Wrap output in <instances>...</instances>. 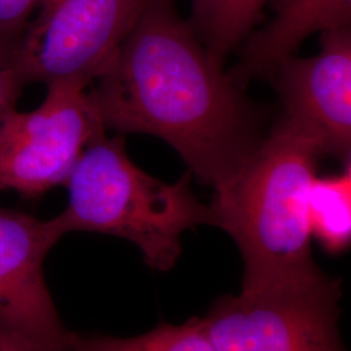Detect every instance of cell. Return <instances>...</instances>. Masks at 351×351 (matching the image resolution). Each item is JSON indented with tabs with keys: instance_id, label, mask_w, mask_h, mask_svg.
<instances>
[{
	"instance_id": "277c9868",
	"label": "cell",
	"mask_w": 351,
	"mask_h": 351,
	"mask_svg": "<svg viewBox=\"0 0 351 351\" xmlns=\"http://www.w3.org/2000/svg\"><path fill=\"white\" fill-rule=\"evenodd\" d=\"M339 297V280L322 272L223 297L202 322L213 351H345Z\"/></svg>"
},
{
	"instance_id": "ba28073f",
	"label": "cell",
	"mask_w": 351,
	"mask_h": 351,
	"mask_svg": "<svg viewBox=\"0 0 351 351\" xmlns=\"http://www.w3.org/2000/svg\"><path fill=\"white\" fill-rule=\"evenodd\" d=\"M62 239L53 220L0 207V311L42 339L66 342L43 264Z\"/></svg>"
},
{
	"instance_id": "9a60e30c",
	"label": "cell",
	"mask_w": 351,
	"mask_h": 351,
	"mask_svg": "<svg viewBox=\"0 0 351 351\" xmlns=\"http://www.w3.org/2000/svg\"><path fill=\"white\" fill-rule=\"evenodd\" d=\"M23 84L13 68L11 51L0 45V121L16 110Z\"/></svg>"
},
{
	"instance_id": "52a82bcc",
	"label": "cell",
	"mask_w": 351,
	"mask_h": 351,
	"mask_svg": "<svg viewBox=\"0 0 351 351\" xmlns=\"http://www.w3.org/2000/svg\"><path fill=\"white\" fill-rule=\"evenodd\" d=\"M320 52L289 58L274 73L284 104L281 120L343 162L351 150V30L322 33Z\"/></svg>"
},
{
	"instance_id": "6da1fadb",
	"label": "cell",
	"mask_w": 351,
	"mask_h": 351,
	"mask_svg": "<svg viewBox=\"0 0 351 351\" xmlns=\"http://www.w3.org/2000/svg\"><path fill=\"white\" fill-rule=\"evenodd\" d=\"M90 90L106 129L163 139L216 189L262 139L249 101L171 0H149Z\"/></svg>"
},
{
	"instance_id": "5bb4252c",
	"label": "cell",
	"mask_w": 351,
	"mask_h": 351,
	"mask_svg": "<svg viewBox=\"0 0 351 351\" xmlns=\"http://www.w3.org/2000/svg\"><path fill=\"white\" fill-rule=\"evenodd\" d=\"M42 0H0V45L12 52Z\"/></svg>"
},
{
	"instance_id": "8992f818",
	"label": "cell",
	"mask_w": 351,
	"mask_h": 351,
	"mask_svg": "<svg viewBox=\"0 0 351 351\" xmlns=\"http://www.w3.org/2000/svg\"><path fill=\"white\" fill-rule=\"evenodd\" d=\"M88 88L52 82L36 110H13L0 121V191L36 199L65 186L82 151L107 132Z\"/></svg>"
},
{
	"instance_id": "2e32d148",
	"label": "cell",
	"mask_w": 351,
	"mask_h": 351,
	"mask_svg": "<svg viewBox=\"0 0 351 351\" xmlns=\"http://www.w3.org/2000/svg\"><path fill=\"white\" fill-rule=\"evenodd\" d=\"M278 0H242V21L250 36L252 26L261 20L262 12L267 3Z\"/></svg>"
},
{
	"instance_id": "8fae6325",
	"label": "cell",
	"mask_w": 351,
	"mask_h": 351,
	"mask_svg": "<svg viewBox=\"0 0 351 351\" xmlns=\"http://www.w3.org/2000/svg\"><path fill=\"white\" fill-rule=\"evenodd\" d=\"M71 351H213L202 317L181 326L162 323L150 332L130 339L82 336L71 332Z\"/></svg>"
},
{
	"instance_id": "5b68a950",
	"label": "cell",
	"mask_w": 351,
	"mask_h": 351,
	"mask_svg": "<svg viewBox=\"0 0 351 351\" xmlns=\"http://www.w3.org/2000/svg\"><path fill=\"white\" fill-rule=\"evenodd\" d=\"M149 0H42L11 52L23 86L101 77Z\"/></svg>"
},
{
	"instance_id": "3957f363",
	"label": "cell",
	"mask_w": 351,
	"mask_h": 351,
	"mask_svg": "<svg viewBox=\"0 0 351 351\" xmlns=\"http://www.w3.org/2000/svg\"><path fill=\"white\" fill-rule=\"evenodd\" d=\"M191 173L168 184L141 169L126 152L124 137L93 139L82 151L65 186L69 201L52 217L64 237L95 232L128 239L152 269H172L182 252V236L213 226L210 204L191 190Z\"/></svg>"
},
{
	"instance_id": "30bf717a",
	"label": "cell",
	"mask_w": 351,
	"mask_h": 351,
	"mask_svg": "<svg viewBox=\"0 0 351 351\" xmlns=\"http://www.w3.org/2000/svg\"><path fill=\"white\" fill-rule=\"evenodd\" d=\"M307 213L311 236L326 251L339 254L350 246V160L337 175L315 177L308 193Z\"/></svg>"
},
{
	"instance_id": "4fadbf2b",
	"label": "cell",
	"mask_w": 351,
	"mask_h": 351,
	"mask_svg": "<svg viewBox=\"0 0 351 351\" xmlns=\"http://www.w3.org/2000/svg\"><path fill=\"white\" fill-rule=\"evenodd\" d=\"M69 339L66 342L42 339L0 311V351H71Z\"/></svg>"
},
{
	"instance_id": "9c48e42d",
	"label": "cell",
	"mask_w": 351,
	"mask_h": 351,
	"mask_svg": "<svg viewBox=\"0 0 351 351\" xmlns=\"http://www.w3.org/2000/svg\"><path fill=\"white\" fill-rule=\"evenodd\" d=\"M276 17L251 34L239 63L228 73L242 88L255 78L272 77L315 33L351 23V0H278Z\"/></svg>"
},
{
	"instance_id": "7a4b0ae2",
	"label": "cell",
	"mask_w": 351,
	"mask_h": 351,
	"mask_svg": "<svg viewBox=\"0 0 351 351\" xmlns=\"http://www.w3.org/2000/svg\"><path fill=\"white\" fill-rule=\"evenodd\" d=\"M322 151L281 120L250 159L213 189V226L232 237L242 263V290L287 285L319 275L313 259L308 193Z\"/></svg>"
},
{
	"instance_id": "7c38bea8",
	"label": "cell",
	"mask_w": 351,
	"mask_h": 351,
	"mask_svg": "<svg viewBox=\"0 0 351 351\" xmlns=\"http://www.w3.org/2000/svg\"><path fill=\"white\" fill-rule=\"evenodd\" d=\"M190 25L219 64L249 33L242 21V0H191Z\"/></svg>"
}]
</instances>
